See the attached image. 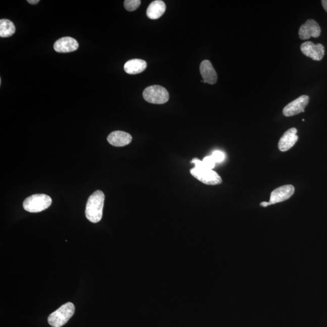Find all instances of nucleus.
I'll return each instance as SVG.
<instances>
[{"label":"nucleus","instance_id":"obj_1","mask_svg":"<svg viewBox=\"0 0 327 327\" xmlns=\"http://www.w3.org/2000/svg\"><path fill=\"white\" fill-rule=\"evenodd\" d=\"M105 200V194L101 191L95 192L88 198L85 211V216L88 221L97 223L102 220Z\"/></svg>","mask_w":327,"mask_h":327},{"label":"nucleus","instance_id":"obj_2","mask_svg":"<svg viewBox=\"0 0 327 327\" xmlns=\"http://www.w3.org/2000/svg\"><path fill=\"white\" fill-rule=\"evenodd\" d=\"M195 164L194 169L191 170L192 175L205 184L215 185L221 184L222 180L218 173L212 169L204 166L203 161L194 158L192 161Z\"/></svg>","mask_w":327,"mask_h":327},{"label":"nucleus","instance_id":"obj_3","mask_svg":"<svg viewBox=\"0 0 327 327\" xmlns=\"http://www.w3.org/2000/svg\"><path fill=\"white\" fill-rule=\"evenodd\" d=\"M75 310L74 305L72 302H67L50 314L48 317V322L53 327L62 326L71 318Z\"/></svg>","mask_w":327,"mask_h":327},{"label":"nucleus","instance_id":"obj_4","mask_svg":"<svg viewBox=\"0 0 327 327\" xmlns=\"http://www.w3.org/2000/svg\"><path fill=\"white\" fill-rule=\"evenodd\" d=\"M52 201L51 198L47 195H33L24 200L23 208L28 212H41L51 206Z\"/></svg>","mask_w":327,"mask_h":327},{"label":"nucleus","instance_id":"obj_5","mask_svg":"<svg viewBox=\"0 0 327 327\" xmlns=\"http://www.w3.org/2000/svg\"><path fill=\"white\" fill-rule=\"evenodd\" d=\"M143 96L146 102L155 105H163L169 99V94L166 88L158 85L147 87L144 90Z\"/></svg>","mask_w":327,"mask_h":327},{"label":"nucleus","instance_id":"obj_6","mask_svg":"<svg viewBox=\"0 0 327 327\" xmlns=\"http://www.w3.org/2000/svg\"><path fill=\"white\" fill-rule=\"evenodd\" d=\"M310 98L307 96H302L293 101L283 109V114L286 117H292L305 112V108L309 102Z\"/></svg>","mask_w":327,"mask_h":327},{"label":"nucleus","instance_id":"obj_7","mask_svg":"<svg viewBox=\"0 0 327 327\" xmlns=\"http://www.w3.org/2000/svg\"><path fill=\"white\" fill-rule=\"evenodd\" d=\"M301 50L304 55L314 61H320L325 55L324 46L321 44H314L313 42L307 41L301 45Z\"/></svg>","mask_w":327,"mask_h":327},{"label":"nucleus","instance_id":"obj_8","mask_svg":"<svg viewBox=\"0 0 327 327\" xmlns=\"http://www.w3.org/2000/svg\"><path fill=\"white\" fill-rule=\"evenodd\" d=\"M321 29L316 21L308 20L300 27L299 30V38L301 39H308L311 37L317 38L320 35Z\"/></svg>","mask_w":327,"mask_h":327},{"label":"nucleus","instance_id":"obj_9","mask_svg":"<svg viewBox=\"0 0 327 327\" xmlns=\"http://www.w3.org/2000/svg\"><path fill=\"white\" fill-rule=\"evenodd\" d=\"M295 188L292 185H286L278 188L271 192L270 199L271 204L281 203L289 200L295 193Z\"/></svg>","mask_w":327,"mask_h":327},{"label":"nucleus","instance_id":"obj_10","mask_svg":"<svg viewBox=\"0 0 327 327\" xmlns=\"http://www.w3.org/2000/svg\"><path fill=\"white\" fill-rule=\"evenodd\" d=\"M78 48V41L69 36L58 39L54 45V50L59 53H72L77 50Z\"/></svg>","mask_w":327,"mask_h":327},{"label":"nucleus","instance_id":"obj_11","mask_svg":"<svg viewBox=\"0 0 327 327\" xmlns=\"http://www.w3.org/2000/svg\"><path fill=\"white\" fill-rule=\"evenodd\" d=\"M296 133H297V129L296 128H291L284 133L278 143V148L279 151L286 152L295 146L298 140V136Z\"/></svg>","mask_w":327,"mask_h":327},{"label":"nucleus","instance_id":"obj_12","mask_svg":"<svg viewBox=\"0 0 327 327\" xmlns=\"http://www.w3.org/2000/svg\"><path fill=\"white\" fill-rule=\"evenodd\" d=\"M200 73L203 80L202 82L210 84H215L218 79L217 73L212 63L209 60H204L201 63Z\"/></svg>","mask_w":327,"mask_h":327},{"label":"nucleus","instance_id":"obj_13","mask_svg":"<svg viewBox=\"0 0 327 327\" xmlns=\"http://www.w3.org/2000/svg\"><path fill=\"white\" fill-rule=\"evenodd\" d=\"M132 137L129 133L123 131H114L109 134L108 141L109 144L115 147H123L129 145Z\"/></svg>","mask_w":327,"mask_h":327},{"label":"nucleus","instance_id":"obj_14","mask_svg":"<svg viewBox=\"0 0 327 327\" xmlns=\"http://www.w3.org/2000/svg\"><path fill=\"white\" fill-rule=\"evenodd\" d=\"M166 6L164 2L161 0H156L150 4L147 9V15L152 20L160 18L166 11Z\"/></svg>","mask_w":327,"mask_h":327},{"label":"nucleus","instance_id":"obj_15","mask_svg":"<svg viewBox=\"0 0 327 327\" xmlns=\"http://www.w3.org/2000/svg\"><path fill=\"white\" fill-rule=\"evenodd\" d=\"M148 64L143 60L133 59L125 63L124 69L128 74L136 75L142 73L147 68Z\"/></svg>","mask_w":327,"mask_h":327},{"label":"nucleus","instance_id":"obj_16","mask_svg":"<svg viewBox=\"0 0 327 327\" xmlns=\"http://www.w3.org/2000/svg\"><path fill=\"white\" fill-rule=\"evenodd\" d=\"M15 26L11 21L7 19L0 20V36L7 38L13 35L15 32Z\"/></svg>","mask_w":327,"mask_h":327},{"label":"nucleus","instance_id":"obj_17","mask_svg":"<svg viewBox=\"0 0 327 327\" xmlns=\"http://www.w3.org/2000/svg\"><path fill=\"white\" fill-rule=\"evenodd\" d=\"M140 5V0H126L124 3L125 9L130 12L136 10L139 8Z\"/></svg>","mask_w":327,"mask_h":327},{"label":"nucleus","instance_id":"obj_18","mask_svg":"<svg viewBox=\"0 0 327 327\" xmlns=\"http://www.w3.org/2000/svg\"><path fill=\"white\" fill-rule=\"evenodd\" d=\"M203 164L208 169H212L215 166L216 162L214 160L212 156L205 158L203 161Z\"/></svg>","mask_w":327,"mask_h":327},{"label":"nucleus","instance_id":"obj_19","mask_svg":"<svg viewBox=\"0 0 327 327\" xmlns=\"http://www.w3.org/2000/svg\"><path fill=\"white\" fill-rule=\"evenodd\" d=\"M212 156L216 163H221L225 158L224 154L218 151L214 152Z\"/></svg>","mask_w":327,"mask_h":327},{"label":"nucleus","instance_id":"obj_20","mask_svg":"<svg viewBox=\"0 0 327 327\" xmlns=\"http://www.w3.org/2000/svg\"><path fill=\"white\" fill-rule=\"evenodd\" d=\"M27 2L30 5H36L39 1V0H27Z\"/></svg>","mask_w":327,"mask_h":327},{"label":"nucleus","instance_id":"obj_21","mask_svg":"<svg viewBox=\"0 0 327 327\" xmlns=\"http://www.w3.org/2000/svg\"><path fill=\"white\" fill-rule=\"evenodd\" d=\"M260 205L262 207H267L268 206H270V205H271V204L270 203V201H269V202H265L264 201V202H262V203H261L260 204Z\"/></svg>","mask_w":327,"mask_h":327},{"label":"nucleus","instance_id":"obj_22","mask_svg":"<svg viewBox=\"0 0 327 327\" xmlns=\"http://www.w3.org/2000/svg\"><path fill=\"white\" fill-rule=\"evenodd\" d=\"M321 2L323 9L327 12V0H322Z\"/></svg>","mask_w":327,"mask_h":327}]
</instances>
